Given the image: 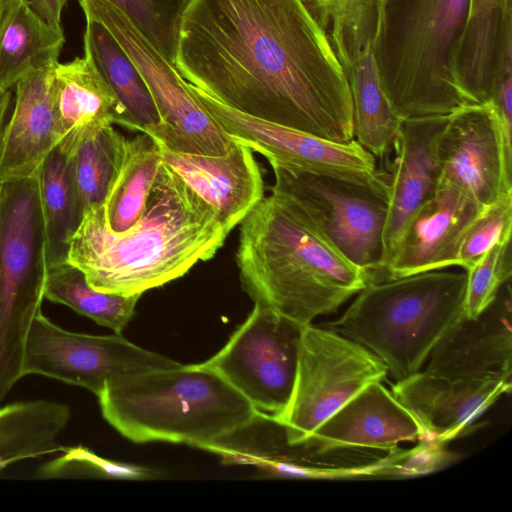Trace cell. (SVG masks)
Segmentation results:
<instances>
[{"mask_svg": "<svg viewBox=\"0 0 512 512\" xmlns=\"http://www.w3.org/2000/svg\"><path fill=\"white\" fill-rule=\"evenodd\" d=\"M175 68L246 115L333 142L354 139L346 74L306 0H191Z\"/></svg>", "mask_w": 512, "mask_h": 512, "instance_id": "6da1fadb", "label": "cell"}, {"mask_svg": "<svg viewBox=\"0 0 512 512\" xmlns=\"http://www.w3.org/2000/svg\"><path fill=\"white\" fill-rule=\"evenodd\" d=\"M229 233L216 211L162 161L141 218L115 233L103 205L89 207L70 240L68 262L98 291L142 295L214 257Z\"/></svg>", "mask_w": 512, "mask_h": 512, "instance_id": "7a4b0ae2", "label": "cell"}, {"mask_svg": "<svg viewBox=\"0 0 512 512\" xmlns=\"http://www.w3.org/2000/svg\"><path fill=\"white\" fill-rule=\"evenodd\" d=\"M236 263L254 305L301 326L335 313L371 281L367 271L272 195L240 223Z\"/></svg>", "mask_w": 512, "mask_h": 512, "instance_id": "3957f363", "label": "cell"}, {"mask_svg": "<svg viewBox=\"0 0 512 512\" xmlns=\"http://www.w3.org/2000/svg\"><path fill=\"white\" fill-rule=\"evenodd\" d=\"M469 7L470 0H379L374 58L401 119L448 115L473 104L454 71Z\"/></svg>", "mask_w": 512, "mask_h": 512, "instance_id": "277c9868", "label": "cell"}, {"mask_svg": "<svg viewBox=\"0 0 512 512\" xmlns=\"http://www.w3.org/2000/svg\"><path fill=\"white\" fill-rule=\"evenodd\" d=\"M97 398L104 419L135 443H184L200 449L257 411L204 363L118 376Z\"/></svg>", "mask_w": 512, "mask_h": 512, "instance_id": "5b68a950", "label": "cell"}, {"mask_svg": "<svg viewBox=\"0 0 512 512\" xmlns=\"http://www.w3.org/2000/svg\"><path fill=\"white\" fill-rule=\"evenodd\" d=\"M467 273L434 270L368 282L337 320L324 324L380 358L395 381L421 371L463 314Z\"/></svg>", "mask_w": 512, "mask_h": 512, "instance_id": "8992f818", "label": "cell"}, {"mask_svg": "<svg viewBox=\"0 0 512 512\" xmlns=\"http://www.w3.org/2000/svg\"><path fill=\"white\" fill-rule=\"evenodd\" d=\"M48 275L38 173L0 183V403L24 377L28 334Z\"/></svg>", "mask_w": 512, "mask_h": 512, "instance_id": "52a82bcc", "label": "cell"}, {"mask_svg": "<svg viewBox=\"0 0 512 512\" xmlns=\"http://www.w3.org/2000/svg\"><path fill=\"white\" fill-rule=\"evenodd\" d=\"M271 195L298 214L350 262L380 273L389 184L380 172L368 178L314 173L269 162Z\"/></svg>", "mask_w": 512, "mask_h": 512, "instance_id": "ba28073f", "label": "cell"}, {"mask_svg": "<svg viewBox=\"0 0 512 512\" xmlns=\"http://www.w3.org/2000/svg\"><path fill=\"white\" fill-rule=\"evenodd\" d=\"M388 375L363 345L325 326L303 327L292 395L278 421L291 444L308 440L351 398Z\"/></svg>", "mask_w": 512, "mask_h": 512, "instance_id": "9c48e42d", "label": "cell"}, {"mask_svg": "<svg viewBox=\"0 0 512 512\" xmlns=\"http://www.w3.org/2000/svg\"><path fill=\"white\" fill-rule=\"evenodd\" d=\"M85 18L100 23L121 46L156 104L165 148L221 156L237 144L193 96L175 66L108 0H78Z\"/></svg>", "mask_w": 512, "mask_h": 512, "instance_id": "30bf717a", "label": "cell"}, {"mask_svg": "<svg viewBox=\"0 0 512 512\" xmlns=\"http://www.w3.org/2000/svg\"><path fill=\"white\" fill-rule=\"evenodd\" d=\"M303 327L254 305L225 346L203 363L257 411L278 420L292 395Z\"/></svg>", "mask_w": 512, "mask_h": 512, "instance_id": "8fae6325", "label": "cell"}, {"mask_svg": "<svg viewBox=\"0 0 512 512\" xmlns=\"http://www.w3.org/2000/svg\"><path fill=\"white\" fill-rule=\"evenodd\" d=\"M180 364L143 349L121 333L92 335L66 330L40 311L28 334L23 370L24 376L52 378L98 396L115 377Z\"/></svg>", "mask_w": 512, "mask_h": 512, "instance_id": "7c38bea8", "label": "cell"}, {"mask_svg": "<svg viewBox=\"0 0 512 512\" xmlns=\"http://www.w3.org/2000/svg\"><path fill=\"white\" fill-rule=\"evenodd\" d=\"M436 155L439 182L459 188L481 205L512 193V150L491 101L467 104L449 114Z\"/></svg>", "mask_w": 512, "mask_h": 512, "instance_id": "4fadbf2b", "label": "cell"}, {"mask_svg": "<svg viewBox=\"0 0 512 512\" xmlns=\"http://www.w3.org/2000/svg\"><path fill=\"white\" fill-rule=\"evenodd\" d=\"M193 96L235 141L261 153L269 162L314 173L368 178L376 158L355 139L333 142L236 111L187 82Z\"/></svg>", "mask_w": 512, "mask_h": 512, "instance_id": "5bb4252c", "label": "cell"}, {"mask_svg": "<svg viewBox=\"0 0 512 512\" xmlns=\"http://www.w3.org/2000/svg\"><path fill=\"white\" fill-rule=\"evenodd\" d=\"M484 207L459 188L439 182L407 222L380 281L457 266L461 239Z\"/></svg>", "mask_w": 512, "mask_h": 512, "instance_id": "9a60e30c", "label": "cell"}, {"mask_svg": "<svg viewBox=\"0 0 512 512\" xmlns=\"http://www.w3.org/2000/svg\"><path fill=\"white\" fill-rule=\"evenodd\" d=\"M512 310L509 281L476 318L462 314L429 355L425 372L446 378L512 382Z\"/></svg>", "mask_w": 512, "mask_h": 512, "instance_id": "2e32d148", "label": "cell"}, {"mask_svg": "<svg viewBox=\"0 0 512 512\" xmlns=\"http://www.w3.org/2000/svg\"><path fill=\"white\" fill-rule=\"evenodd\" d=\"M426 439L413 414L382 382L366 386L305 441L322 455L392 450L399 443Z\"/></svg>", "mask_w": 512, "mask_h": 512, "instance_id": "e0dca14e", "label": "cell"}, {"mask_svg": "<svg viewBox=\"0 0 512 512\" xmlns=\"http://www.w3.org/2000/svg\"><path fill=\"white\" fill-rule=\"evenodd\" d=\"M511 387L502 379L446 378L421 370L396 381L391 391L417 419L426 439L443 443L464 434Z\"/></svg>", "mask_w": 512, "mask_h": 512, "instance_id": "ac0fdd59", "label": "cell"}, {"mask_svg": "<svg viewBox=\"0 0 512 512\" xmlns=\"http://www.w3.org/2000/svg\"><path fill=\"white\" fill-rule=\"evenodd\" d=\"M448 115L404 119L390 148L395 152L389 184V206L383 233L380 281L413 213L436 190L440 173L436 144Z\"/></svg>", "mask_w": 512, "mask_h": 512, "instance_id": "d6986e66", "label": "cell"}, {"mask_svg": "<svg viewBox=\"0 0 512 512\" xmlns=\"http://www.w3.org/2000/svg\"><path fill=\"white\" fill-rule=\"evenodd\" d=\"M160 147L163 163L216 211L229 232L264 198L262 173L247 145L237 142L229 153L221 156L175 152L161 144Z\"/></svg>", "mask_w": 512, "mask_h": 512, "instance_id": "ffe728a7", "label": "cell"}, {"mask_svg": "<svg viewBox=\"0 0 512 512\" xmlns=\"http://www.w3.org/2000/svg\"><path fill=\"white\" fill-rule=\"evenodd\" d=\"M55 66L35 71L14 86L13 111L0 137V183L37 174L59 143Z\"/></svg>", "mask_w": 512, "mask_h": 512, "instance_id": "44dd1931", "label": "cell"}, {"mask_svg": "<svg viewBox=\"0 0 512 512\" xmlns=\"http://www.w3.org/2000/svg\"><path fill=\"white\" fill-rule=\"evenodd\" d=\"M455 75L468 94H492L512 73V0H470L455 59Z\"/></svg>", "mask_w": 512, "mask_h": 512, "instance_id": "7402d4cb", "label": "cell"}, {"mask_svg": "<svg viewBox=\"0 0 512 512\" xmlns=\"http://www.w3.org/2000/svg\"><path fill=\"white\" fill-rule=\"evenodd\" d=\"M58 144L75 149L91 131L126 126L124 110L90 54L54 68Z\"/></svg>", "mask_w": 512, "mask_h": 512, "instance_id": "603a6c76", "label": "cell"}, {"mask_svg": "<svg viewBox=\"0 0 512 512\" xmlns=\"http://www.w3.org/2000/svg\"><path fill=\"white\" fill-rule=\"evenodd\" d=\"M202 449L219 455L229 464L251 465L273 476H314L308 464L323 457L306 443H289L284 426L274 417L256 411L241 426Z\"/></svg>", "mask_w": 512, "mask_h": 512, "instance_id": "cb8c5ba5", "label": "cell"}, {"mask_svg": "<svg viewBox=\"0 0 512 512\" xmlns=\"http://www.w3.org/2000/svg\"><path fill=\"white\" fill-rule=\"evenodd\" d=\"M373 40L334 50L350 87L354 139L375 158H382L389 152L403 119L381 87Z\"/></svg>", "mask_w": 512, "mask_h": 512, "instance_id": "d4e9b609", "label": "cell"}, {"mask_svg": "<svg viewBox=\"0 0 512 512\" xmlns=\"http://www.w3.org/2000/svg\"><path fill=\"white\" fill-rule=\"evenodd\" d=\"M64 43L63 29L39 17L29 0H5L0 12V88L10 90L27 75L55 66Z\"/></svg>", "mask_w": 512, "mask_h": 512, "instance_id": "484cf974", "label": "cell"}, {"mask_svg": "<svg viewBox=\"0 0 512 512\" xmlns=\"http://www.w3.org/2000/svg\"><path fill=\"white\" fill-rule=\"evenodd\" d=\"M85 19L84 50L90 54L120 102L126 119L125 128L146 133L161 142L162 122L153 97L139 71L100 23Z\"/></svg>", "mask_w": 512, "mask_h": 512, "instance_id": "4316f807", "label": "cell"}, {"mask_svg": "<svg viewBox=\"0 0 512 512\" xmlns=\"http://www.w3.org/2000/svg\"><path fill=\"white\" fill-rule=\"evenodd\" d=\"M71 418L70 407L29 400L0 407V473L19 461L60 452L58 443Z\"/></svg>", "mask_w": 512, "mask_h": 512, "instance_id": "83f0119b", "label": "cell"}, {"mask_svg": "<svg viewBox=\"0 0 512 512\" xmlns=\"http://www.w3.org/2000/svg\"><path fill=\"white\" fill-rule=\"evenodd\" d=\"M38 175L50 268L68 262L69 243L82 222L85 208L75 181L72 151L58 144Z\"/></svg>", "mask_w": 512, "mask_h": 512, "instance_id": "f1b7e54d", "label": "cell"}, {"mask_svg": "<svg viewBox=\"0 0 512 512\" xmlns=\"http://www.w3.org/2000/svg\"><path fill=\"white\" fill-rule=\"evenodd\" d=\"M162 163L159 142L146 133L126 141L120 169L103 204L107 226L122 233L143 215Z\"/></svg>", "mask_w": 512, "mask_h": 512, "instance_id": "f546056e", "label": "cell"}, {"mask_svg": "<svg viewBox=\"0 0 512 512\" xmlns=\"http://www.w3.org/2000/svg\"><path fill=\"white\" fill-rule=\"evenodd\" d=\"M141 294L120 295L92 288L69 262L48 268L44 298L69 307L95 323L121 333L132 319Z\"/></svg>", "mask_w": 512, "mask_h": 512, "instance_id": "4dcf8cb0", "label": "cell"}, {"mask_svg": "<svg viewBox=\"0 0 512 512\" xmlns=\"http://www.w3.org/2000/svg\"><path fill=\"white\" fill-rule=\"evenodd\" d=\"M127 139L113 125L89 132L72 151L77 189L86 209L103 205L120 169Z\"/></svg>", "mask_w": 512, "mask_h": 512, "instance_id": "1f68e13d", "label": "cell"}, {"mask_svg": "<svg viewBox=\"0 0 512 512\" xmlns=\"http://www.w3.org/2000/svg\"><path fill=\"white\" fill-rule=\"evenodd\" d=\"M175 66L183 14L191 0H108Z\"/></svg>", "mask_w": 512, "mask_h": 512, "instance_id": "d6a6232c", "label": "cell"}, {"mask_svg": "<svg viewBox=\"0 0 512 512\" xmlns=\"http://www.w3.org/2000/svg\"><path fill=\"white\" fill-rule=\"evenodd\" d=\"M326 27L333 46H347L374 37L379 0H306Z\"/></svg>", "mask_w": 512, "mask_h": 512, "instance_id": "836d02e7", "label": "cell"}, {"mask_svg": "<svg viewBox=\"0 0 512 512\" xmlns=\"http://www.w3.org/2000/svg\"><path fill=\"white\" fill-rule=\"evenodd\" d=\"M510 240L494 245L466 271L467 282L463 314L478 317L496 298L511 277Z\"/></svg>", "mask_w": 512, "mask_h": 512, "instance_id": "e575fe53", "label": "cell"}, {"mask_svg": "<svg viewBox=\"0 0 512 512\" xmlns=\"http://www.w3.org/2000/svg\"><path fill=\"white\" fill-rule=\"evenodd\" d=\"M512 193L486 206L465 231L458 250V265L470 269L490 248L511 239Z\"/></svg>", "mask_w": 512, "mask_h": 512, "instance_id": "d590c367", "label": "cell"}, {"mask_svg": "<svg viewBox=\"0 0 512 512\" xmlns=\"http://www.w3.org/2000/svg\"><path fill=\"white\" fill-rule=\"evenodd\" d=\"M42 479L75 477L149 478L147 469L105 459L89 448L78 445L62 447L60 455L44 463L36 471Z\"/></svg>", "mask_w": 512, "mask_h": 512, "instance_id": "8d00e7d4", "label": "cell"}, {"mask_svg": "<svg viewBox=\"0 0 512 512\" xmlns=\"http://www.w3.org/2000/svg\"><path fill=\"white\" fill-rule=\"evenodd\" d=\"M69 0H29L32 10L50 25L61 28V14Z\"/></svg>", "mask_w": 512, "mask_h": 512, "instance_id": "74e56055", "label": "cell"}, {"mask_svg": "<svg viewBox=\"0 0 512 512\" xmlns=\"http://www.w3.org/2000/svg\"><path fill=\"white\" fill-rule=\"evenodd\" d=\"M11 94H9L3 102L0 104V137L2 134L3 127L7 119V113L10 106Z\"/></svg>", "mask_w": 512, "mask_h": 512, "instance_id": "f35d334b", "label": "cell"}, {"mask_svg": "<svg viewBox=\"0 0 512 512\" xmlns=\"http://www.w3.org/2000/svg\"><path fill=\"white\" fill-rule=\"evenodd\" d=\"M11 94L10 90H4L2 88H0V104L3 102V100L9 95Z\"/></svg>", "mask_w": 512, "mask_h": 512, "instance_id": "ab89813d", "label": "cell"}, {"mask_svg": "<svg viewBox=\"0 0 512 512\" xmlns=\"http://www.w3.org/2000/svg\"><path fill=\"white\" fill-rule=\"evenodd\" d=\"M5 0H0V12H1V9H2V6L4 4Z\"/></svg>", "mask_w": 512, "mask_h": 512, "instance_id": "60d3db41", "label": "cell"}]
</instances>
